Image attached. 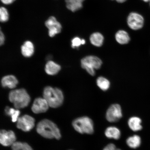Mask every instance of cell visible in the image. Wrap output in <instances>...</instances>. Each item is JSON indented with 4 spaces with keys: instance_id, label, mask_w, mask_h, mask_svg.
<instances>
[{
    "instance_id": "cell-14",
    "label": "cell",
    "mask_w": 150,
    "mask_h": 150,
    "mask_svg": "<svg viewBox=\"0 0 150 150\" xmlns=\"http://www.w3.org/2000/svg\"><path fill=\"white\" fill-rule=\"evenodd\" d=\"M67 8L73 12H75L81 9L82 3L85 0H65Z\"/></svg>"
},
{
    "instance_id": "cell-29",
    "label": "cell",
    "mask_w": 150,
    "mask_h": 150,
    "mask_svg": "<svg viewBox=\"0 0 150 150\" xmlns=\"http://www.w3.org/2000/svg\"><path fill=\"white\" fill-rule=\"evenodd\" d=\"M116 1L119 3H123L126 1L127 0H115Z\"/></svg>"
},
{
    "instance_id": "cell-21",
    "label": "cell",
    "mask_w": 150,
    "mask_h": 150,
    "mask_svg": "<svg viewBox=\"0 0 150 150\" xmlns=\"http://www.w3.org/2000/svg\"><path fill=\"white\" fill-rule=\"evenodd\" d=\"M5 112L6 114L11 117L13 122L17 121L20 115V112L17 109H15L14 108H9L7 106L5 108Z\"/></svg>"
},
{
    "instance_id": "cell-27",
    "label": "cell",
    "mask_w": 150,
    "mask_h": 150,
    "mask_svg": "<svg viewBox=\"0 0 150 150\" xmlns=\"http://www.w3.org/2000/svg\"><path fill=\"white\" fill-rule=\"evenodd\" d=\"M5 41L4 35L3 33L1 31V33H0V44L1 45H2L4 43Z\"/></svg>"
},
{
    "instance_id": "cell-16",
    "label": "cell",
    "mask_w": 150,
    "mask_h": 150,
    "mask_svg": "<svg viewBox=\"0 0 150 150\" xmlns=\"http://www.w3.org/2000/svg\"><path fill=\"white\" fill-rule=\"evenodd\" d=\"M34 51V48L32 43L30 41L24 42L21 47L22 55L25 57H30L33 55Z\"/></svg>"
},
{
    "instance_id": "cell-12",
    "label": "cell",
    "mask_w": 150,
    "mask_h": 150,
    "mask_svg": "<svg viewBox=\"0 0 150 150\" xmlns=\"http://www.w3.org/2000/svg\"><path fill=\"white\" fill-rule=\"evenodd\" d=\"M1 84L3 87H7L10 89L16 88L18 83L17 79L13 75L6 76L1 80Z\"/></svg>"
},
{
    "instance_id": "cell-3",
    "label": "cell",
    "mask_w": 150,
    "mask_h": 150,
    "mask_svg": "<svg viewBox=\"0 0 150 150\" xmlns=\"http://www.w3.org/2000/svg\"><path fill=\"white\" fill-rule=\"evenodd\" d=\"M9 100L17 109L25 108L30 101V98L25 90L23 89L13 90L9 94Z\"/></svg>"
},
{
    "instance_id": "cell-9",
    "label": "cell",
    "mask_w": 150,
    "mask_h": 150,
    "mask_svg": "<svg viewBox=\"0 0 150 150\" xmlns=\"http://www.w3.org/2000/svg\"><path fill=\"white\" fill-rule=\"evenodd\" d=\"M45 25L49 30V35L53 37L56 34L61 32L62 26L54 16L50 17L45 22Z\"/></svg>"
},
{
    "instance_id": "cell-22",
    "label": "cell",
    "mask_w": 150,
    "mask_h": 150,
    "mask_svg": "<svg viewBox=\"0 0 150 150\" xmlns=\"http://www.w3.org/2000/svg\"><path fill=\"white\" fill-rule=\"evenodd\" d=\"M97 84L98 87L103 91H106L109 88L110 82L103 77H99L97 80Z\"/></svg>"
},
{
    "instance_id": "cell-28",
    "label": "cell",
    "mask_w": 150,
    "mask_h": 150,
    "mask_svg": "<svg viewBox=\"0 0 150 150\" xmlns=\"http://www.w3.org/2000/svg\"><path fill=\"white\" fill-rule=\"evenodd\" d=\"M15 0H1L2 3L5 4H9L13 2Z\"/></svg>"
},
{
    "instance_id": "cell-25",
    "label": "cell",
    "mask_w": 150,
    "mask_h": 150,
    "mask_svg": "<svg viewBox=\"0 0 150 150\" xmlns=\"http://www.w3.org/2000/svg\"><path fill=\"white\" fill-rule=\"evenodd\" d=\"M82 39L76 37L73 39L72 40V47L73 48H78L82 45Z\"/></svg>"
},
{
    "instance_id": "cell-23",
    "label": "cell",
    "mask_w": 150,
    "mask_h": 150,
    "mask_svg": "<svg viewBox=\"0 0 150 150\" xmlns=\"http://www.w3.org/2000/svg\"><path fill=\"white\" fill-rule=\"evenodd\" d=\"M12 146V150H33L28 144L21 142H16Z\"/></svg>"
},
{
    "instance_id": "cell-19",
    "label": "cell",
    "mask_w": 150,
    "mask_h": 150,
    "mask_svg": "<svg viewBox=\"0 0 150 150\" xmlns=\"http://www.w3.org/2000/svg\"><path fill=\"white\" fill-rule=\"evenodd\" d=\"M141 120L137 117H132L129 119L128 124L129 127L132 131H137L140 130L142 129L141 125Z\"/></svg>"
},
{
    "instance_id": "cell-24",
    "label": "cell",
    "mask_w": 150,
    "mask_h": 150,
    "mask_svg": "<svg viewBox=\"0 0 150 150\" xmlns=\"http://www.w3.org/2000/svg\"><path fill=\"white\" fill-rule=\"evenodd\" d=\"M8 19V14L7 9L1 7L0 9V20L1 22H6Z\"/></svg>"
},
{
    "instance_id": "cell-7",
    "label": "cell",
    "mask_w": 150,
    "mask_h": 150,
    "mask_svg": "<svg viewBox=\"0 0 150 150\" xmlns=\"http://www.w3.org/2000/svg\"><path fill=\"white\" fill-rule=\"evenodd\" d=\"M17 127L25 132H28L33 129L35 125V120L29 115H25L19 117Z\"/></svg>"
},
{
    "instance_id": "cell-31",
    "label": "cell",
    "mask_w": 150,
    "mask_h": 150,
    "mask_svg": "<svg viewBox=\"0 0 150 150\" xmlns=\"http://www.w3.org/2000/svg\"><path fill=\"white\" fill-rule=\"evenodd\" d=\"M144 2H147L150 1V0H142Z\"/></svg>"
},
{
    "instance_id": "cell-11",
    "label": "cell",
    "mask_w": 150,
    "mask_h": 150,
    "mask_svg": "<svg viewBox=\"0 0 150 150\" xmlns=\"http://www.w3.org/2000/svg\"><path fill=\"white\" fill-rule=\"evenodd\" d=\"M48 103L44 98H39L35 99L32 106V110L35 114L45 112L48 110Z\"/></svg>"
},
{
    "instance_id": "cell-10",
    "label": "cell",
    "mask_w": 150,
    "mask_h": 150,
    "mask_svg": "<svg viewBox=\"0 0 150 150\" xmlns=\"http://www.w3.org/2000/svg\"><path fill=\"white\" fill-rule=\"evenodd\" d=\"M16 140V135L12 131L1 130L0 132V142L4 146L12 145Z\"/></svg>"
},
{
    "instance_id": "cell-30",
    "label": "cell",
    "mask_w": 150,
    "mask_h": 150,
    "mask_svg": "<svg viewBox=\"0 0 150 150\" xmlns=\"http://www.w3.org/2000/svg\"><path fill=\"white\" fill-rule=\"evenodd\" d=\"M82 45H84L85 44L86 41L84 39H82L81 40Z\"/></svg>"
},
{
    "instance_id": "cell-17",
    "label": "cell",
    "mask_w": 150,
    "mask_h": 150,
    "mask_svg": "<svg viewBox=\"0 0 150 150\" xmlns=\"http://www.w3.org/2000/svg\"><path fill=\"white\" fill-rule=\"evenodd\" d=\"M105 135L108 138L119 139L120 137L121 132L117 127H108L105 131Z\"/></svg>"
},
{
    "instance_id": "cell-2",
    "label": "cell",
    "mask_w": 150,
    "mask_h": 150,
    "mask_svg": "<svg viewBox=\"0 0 150 150\" xmlns=\"http://www.w3.org/2000/svg\"><path fill=\"white\" fill-rule=\"evenodd\" d=\"M43 96L49 105L52 108L59 107L63 102V93L61 90L57 88L46 87L44 90Z\"/></svg>"
},
{
    "instance_id": "cell-5",
    "label": "cell",
    "mask_w": 150,
    "mask_h": 150,
    "mask_svg": "<svg viewBox=\"0 0 150 150\" xmlns=\"http://www.w3.org/2000/svg\"><path fill=\"white\" fill-rule=\"evenodd\" d=\"M102 64V60L95 56H86L81 61L82 68L85 69L92 76H95V69L97 70L100 69Z\"/></svg>"
},
{
    "instance_id": "cell-1",
    "label": "cell",
    "mask_w": 150,
    "mask_h": 150,
    "mask_svg": "<svg viewBox=\"0 0 150 150\" xmlns=\"http://www.w3.org/2000/svg\"><path fill=\"white\" fill-rule=\"evenodd\" d=\"M37 130L39 134L44 138L57 139L61 138L60 131L57 125L47 119L43 120L39 122L37 125Z\"/></svg>"
},
{
    "instance_id": "cell-15",
    "label": "cell",
    "mask_w": 150,
    "mask_h": 150,
    "mask_svg": "<svg viewBox=\"0 0 150 150\" xmlns=\"http://www.w3.org/2000/svg\"><path fill=\"white\" fill-rule=\"evenodd\" d=\"M60 66L52 61H50L46 64L45 71L47 74L50 75H54L57 74L60 70Z\"/></svg>"
},
{
    "instance_id": "cell-18",
    "label": "cell",
    "mask_w": 150,
    "mask_h": 150,
    "mask_svg": "<svg viewBox=\"0 0 150 150\" xmlns=\"http://www.w3.org/2000/svg\"><path fill=\"white\" fill-rule=\"evenodd\" d=\"M90 40L91 44L93 45L99 47L102 45L104 42V38L101 33H95L90 36Z\"/></svg>"
},
{
    "instance_id": "cell-13",
    "label": "cell",
    "mask_w": 150,
    "mask_h": 150,
    "mask_svg": "<svg viewBox=\"0 0 150 150\" xmlns=\"http://www.w3.org/2000/svg\"><path fill=\"white\" fill-rule=\"evenodd\" d=\"M115 38L117 42L121 45L128 44L130 39L128 33L123 30L118 31L116 33Z\"/></svg>"
},
{
    "instance_id": "cell-20",
    "label": "cell",
    "mask_w": 150,
    "mask_h": 150,
    "mask_svg": "<svg viewBox=\"0 0 150 150\" xmlns=\"http://www.w3.org/2000/svg\"><path fill=\"white\" fill-rule=\"evenodd\" d=\"M127 144L129 147L132 149H136L140 145L141 138L139 136L134 135L129 137L127 140Z\"/></svg>"
},
{
    "instance_id": "cell-8",
    "label": "cell",
    "mask_w": 150,
    "mask_h": 150,
    "mask_svg": "<svg viewBox=\"0 0 150 150\" xmlns=\"http://www.w3.org/2000/svg\"><path fill=\"white\" fill-rule=\"evenodd\" d=\"M122 116L121 108L119 105L114 104L108 108L106 113L107 120L110 122H115L121 119Z\"/></svg>"
},
{
    "instance_id": "cell-26",
    "label": "cell",
    "mask_w": 150,
    "mask_h": 150,
    "mask_svg": "<svg viewBox=\"0 0 150 150\" xmlns=\"http://www.w3.org/2000/svg\"><path fill=\"white\" fill-rule=\"evenodd\" d=\"M103 150H121L117 149L114 144H108L104 148Z\"/></svg>"
},
{
    "instance_id": "cell-32",
    "label": "cell",
    "mask_w": 150,
    "mask_h": 150,
    "mask_svg": "<svg viewBox=\"0 0 150 150\" xmlns=\"http://www.w3.org/2000/svg\"></svg>"
},
{
    "instance_id": "cell-4",
    "label": "cell",
    "mask_w": 150,
    "mask_h": 150,
    "mask_svg": "<svg viewBox=\"0 0 150 150\" xmlns=\"http://www.w3.org/2000/svg\"><path fill=\"white\" fill-rule=\"evenodd\" d=\"M74 129L80 134H93L94 131L93 122L90 118L83 117L77 118L73 122Z\"/></svg>"
},
{
    "instance_id": "cell-6",
    "label": "cell",
    "mask_w": 150,
    "mask_h": 150,
    "mask_svg": "<svg viewBox=\"0 0 150 150\" xmlns=\"http://www.w3.org/2000/svg\"><path fill=\"white\" fill-rule=\"evenodd\" d=\"M127 23L131 29L135 30H139L143 27L144 19L138 13L132 12L127 17Z\"/></svg>"
}]
</instances>
